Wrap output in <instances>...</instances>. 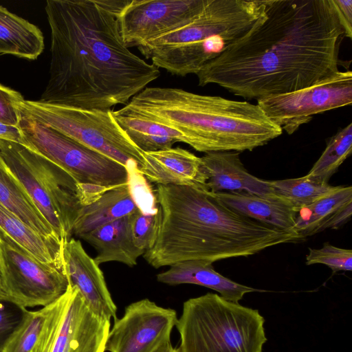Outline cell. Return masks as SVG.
I'll list each match as a JSON object with an SVG mask.
<instances>
[{
	"label": "cell",
	"instance_id": "1",
	"mask_svg": "<svg viewBox=\"0 0 352 352\" xmlns=\"http://www.w3.org/2000/svg\"><path fill=\"white\" fill-rule=\"evenodd\" d=\"M252 26L196 74L245 99L309 87L338 70L344 36L332 0H264Z\"/></svg>",
	"mask_w": 352,
	"mask_h": 352
},
{
	"label": "cell",
	"instance_id": "2",
	"mask_svg": "<svg viewBox=\"0 0 352 352\" xmlns=\"http://www.w3.org/2000/svg\"><path fill=\"white\" fill-rule=\"evenodd\" d=\"M129 0H48L49 78L39 101L87 110L126 104L160 76L126 47L119 16Z\"/></svg>",
	"mask_w": 352,
	"mask_h": 352
},
{
	"label": "cell",
	"instance_id": "3",
	"mask_svg": "<svg viewBox=\"0 0 352 352\" xmlns=\"http://www.w3.org/2000/svg\"><path fill=\"white\" fill-rule=\"evenodd\" d=\"M155 241L143 256L158 269L186 261L246 257L302 237L245 217L197 186L157 185Z\"/></svg>",
	"mask_w": 352,
	"mask_h": 352
},
{
	"label": "cell",
	"instance_id": "4",
	"mask_svg": "<svg viewBox=\"0 0 352 352\" xmlns=\"http://www.w3.org/2000/svg\"><path fill=\"white\" fill-rule=\"evenodd\" d=\"M123 107L179 131L205 153L252 151L283 133L256 104L179 88L146 87Z\"/></svg>",
	"mask_w": 352,
	"mask_h": 352
},
{
	"label": "cell",
	"instance_id": "5",
	"mask_svg": "<svg viewBox=\"0 0 352 352\" xmlns=\"http://www.w3.org/2000/svg\"><path fill=\"white\" fill-rule=\"evenodd\" d=\"M264 8V0H207L192 21L137 48L158 69L181 77L196 75L241 37Z\"/></svg>",
	"mask_w": 352,
	"mask_h": 352
},
{
	"label": "cell",
	"instance_id": "6",
	"mask_svg": "<svg viewBox=\"0 0 352 352\" xmlns=\"http://www.w3.org/2000/svg\"><path fill=\"white\" fill-rule=\"evenodd\" d=\"M264 324L258 309L207 293L184 302L175 326L181 352H263Z\"/></svg>",
	"mask_w": 352,
	"mask_h": 352
},
{
	"label": "cell",
	"instance_id": "7",
	"mask_svg": "<svg viewBox=\"0 0 352 352\" xmlns=\"http://www.w3.org/2000/svg\"><path fill=\"white\" fill-rule=\"evenodd\" d=\"M9 170L64 244L81 206L76 182L59 166L22 144L0 140Z\"/></svg>",
	"mask_w": 352,
	"mask_h": 352
},
{
	"label": "cell",
	"instance_id": "8",
	"mask_svg": "<svg viewBox=\"0 0 352 352\" xmlns=\"http://www.w3.org/2000/svg\"><path fill=\"white\" fill-rule=\"evenodd\" d=\"M16 108L29 116L75 141L125 166L139 170L142 152L116 122L112 110H87L23 100Z\"/></svg>",
	"mask_w": 352,
	"mask_h": 352
},
{
	"label": "cell",
	"instance_id": "9",
	"mask_svg": "<svg viewBox=\"0 0 352 352\" xmlns=\"http://www.w3.org/2000/svg\"><path fill=\"white\" fill-rule=\"evenodd\" d=\"M20 115L23 146L59 166L77 184L110 189L129 182L125 166L29 116Z\"/></svg>",
	"mask_w": 352,
	"mask_h": 352
},
{
	"label": "cell",
	"instance_id": "10",
	"mask_svg": "<svg viewBox=\"0 0 352 352\" xmlns=\"http://www.w3.org/2000/svg\"><path fill=\"white\" fill-rule=\"evenodd\" d=\"M0 276L8 300L25 309L49 305L69 287L66 272L40 262L1 230Z\"/></svg>",
	"mask_w": 352,
	"mask_h": 352
},
{
	"label": "cell",
	"instance_id": "11",
	"mask_svg": "<svg viewBox=\"0 0 352 352\" xmlns=\"http://www.w3.org/2000/svg\"><path fill=\"white\" fill-rule=\"evenodd\" d=\"M352 103V72H340L294 91L257 100L265 116L288 134L316 114Z\"/></svg>",
	"mask_w": 352,
	"mask_h": 352
},
{
	"label": "cell",
	"instance_id": "12",
	"mask_svg": "<svg viewBox=\"0 0 352 352\" xmlns=\"http://www.w3.org/2000/svg\"><path fill=\"white\" fill-rule=\"evenodd\" d=\"M207 0H129L119 16L129 48L180 28L192 21Z\"/></svg>",
	"mask_w": 352,
	"mask_h": 352
},
{
	"label": "cell",
	"instance_id": "13",
	"mask_svg": "<svg viewBox=\"0 0 352 352\" xmlns=\"http://www.w3.org/2000/svg\"><path fill=\"white\" fill-rule=\"evenodd\" d=\"M177 319L174 309L158 306L147 298L134 302L125 308L122 318L115 319L104 351L153 352L170 340Z\"/></svg>",
	"mask_w": 352,
	"mask_h": 352
},
{
	"label": "cell",
	"instance_id": "14",
	"mask_svg": "<svg viewBox=\"0 0 352 352\" xmlns=\"http://www.w3.org/2000/svg\"><path fill=\"white\" fill-rule=\"evenodd\" d=\"M63 256L69 285L78 290L89 309L103 320L116 319V306L103 273L81 242L70 239L65 244Z\"/></svg>",
	"mask_w": 352,
	"mask_h": 352
},
{
	"label": "cell",
	"instance_id": "15",
	"mask_svg": "<svg viewBox=\"0 0 352 352\" xmlns=\"http://www.w3.org/2000/svg\"><path fill=\"white\" fill-rule=\"evenodd\" d=\"M72 287V294L52 352H104L110 321L91 311L78 290Z\"/></svg>",
	"mask_w": 352,
	"mask_h": 352
},
{
	"label": "cell",
	"instance_id": "16",
	"mask_svg": "<svg viewBox=\"0 0 352 352\" xmlns=\"http://www.w3.org/2000/svg\"><path fill=\"white\" fill-rule=\"evenodd\" d=\"M72 294L69 285L67 292L50 305L36 311L25 309L0 352H52Z\"/></svg>",
	"mask_w": 352,
	"mask_h": 352
},
{
	"label": "cell",
	"instance_id": "17",
	"mask_svg": "<svg viewBox=\"0 0 352 352\" xmlns=\"http://www.w3.org/2000/svg\"><path fill=\"white\" fill-rule=\"evenodd\" d=\"M204 188L212 193L274 195L270 181L258 178L245 168L236 151L206 153L201 157Z\"/></svg>",
	"mask_w": 352,
	"mask_h": 352
},
{
	"label": "cell",
	"instance_id": "18",
	"mask_svg": "<svg viewBox=\"0 0 352 352\" xmlns=\"http://www.w3.org/2000/svg\"><path fill=\"white\" fill-rule=\"evenodd\" d=\"M144 164L138 171L157 185L197 186L204 188L201 157L179 148L143 152Z\"/></svg>",
	"mask_w": 352,
	"mask_h": 352
},
{
	"label": "cell",
	"instance_id": "19",
	"mask_svg": "<svg viewBox=\"0 0 352 352\" xmlns=\"http://www.w3.org/2000/svg\"><path fill=\"white\" fill-rule=\"evenodd\" d=\"M352 214V186L336 188L310 205L296 211L295 230L305 239L327 229H338Z\"/></svg>",
	"mask_w": 352,
	"mask_h": 352
},
{
	"label": "cell",
	"instance_id": "20",
	"mask_svg": "<svg viewBox=\"0 0 352 352\" xmlns=\"http://www.w3.org/2000/svg\"><path fill=\"white\" fill-rule=\"evenodd\" d=\"M140 209L130 182L105 191L93 202L81 205L72 233L78 237L97 228L131 215Z\"/></svg>",
	"mask_w": 352,
	"mask_h": 352
},
{
	"label": "cell",
	"instance_id": "21",
	"mask_svg": "<svg viewBox=\"0 0 352 352\" xmlns=\"http://www.w3.org/2000/svg\"><path fill=\"white\" fill-rule=\"evenodd\" d=\"M212 263L202 261H186L170 265L157 275V281L169 285L194 284L217 292L224 299L239 302L247 293L262 291L234 282L219 272Z\"/></svg>",
	"mask_w": 352,
	"mask_h": 352
},
{
	"label": "cell",
	"instance_id": "22",
	"mask_svg": "<svg viewBox=\"0 0 352 352\" xmlns=\"http://www.w3.org/2000/svg\"><path fill=\"white\" fill-rule=\"evenodd\" d=\"M97 251L94 258L100 265L116 261L132 267L144 252L134 244L131 234L129 216L104 224L80 237Z\"/></svg>",
	"mask_w": 352,
	"mask_h": 352
},
{
	"label": "cell",
	"instance_id": "23",
	"mask_svg": "<svg viewBox=\"0 0 352 352\" xmlns=\"http://www.w3.org/2000/svg\"><path fill=\"white\" fill-rule=\"evenodd\" d=\"M213 194L223 204L245 217L298 235L295 230L296 212L278 197L228 192Z\"/></svg>",
	"mask_w": 352,
	"mask_h": 352
},
{
	"label": "cell",
	"instance_id": "24",
	"mask_svg": "<svg viewBox=\"0 0 352 352\" xmlns=\"http://www.w3.org/2000/svg\"><path fill=\"white\" fill-rule=\"evenodd\" d=\"M0 230L40 262L65 272V244L38 233L1 204Z\"/></svg>",
	"mask_w": 352,
	"mask_h": 352
},
{
	"label": "cell",
	"instance_id": "25",
	"mask_svg": "<svg viewBox=\"0 0 352 352\" xmlns=\"http://www.w3.org/2000/svg\"><path fill=\"white\" fill-rule=\"evenodd\" d=\"M112 114L116 122L142 152L170 148L176 142L186 144L185 138L179 131L135 114L124 107L112 111Z\"/></svg>",
	"mask_w": 352,
	"mask_h": 352
},
{
	"label": "cell",
	"instance_id": "26",
	"mask_svg": "<svg viewBox=\"0 0 352 352\" xmlns=\"http://www.w3.org/2000/svg\"><path fill=\"white\" fill-rule=\"evenodd\" d=\"M45 47L41 30L0 6V55L35 60Z\"/></svg>",
	"mask_w": 352,
	"mask_h": 352
},
{
	"label": "cell",
	"instance_id": "27",
	"mask_svg": "<svg viewBox=\"0 0 352 352\" xmlns=\"http://www.w3.org/2000/svg\"><path fill=\"white\" fill-rule=\"evenodd\" d=\"M0 204L38 233L60 241L21 183L9 170L1 153Z\"/></svg>",
	"mask_w": 352,
	"mask_h": 352
},
{
	"label": "cell",
	"instance_id": "28",
	"mask_svg": "<svg viewBox=\"0 0 352 352\" xmlns=\"http://www.w3.org/2000/svg\"><path fill=\"white\" fill-rule=\"evenodd\" d=\"M274 196L292 206L296 212L328 194L336 186L319 178L305 176L270 181Z\"/></svg>",
	"mask_w": 352,
	"mask_h": 352
},
{
	"label": "cell",
	"instance_id": "29",
	"mask_svg": "<svg viewBox=\"0 0 352 352\" xmlns=\"http://www.w3.org/2000/svg\"><path fill=\"white\" fill-rule=\"evenodd\" d=\"M351 151L352 123H349L329 139L324 151L307 175L329 182Z\"/></svg>",
	"mask_w": 352,
	"mask_h": 352
},
{
	"label": "cell",
	"instance_id": "30",
	"mask_svg": "<svg viewBox=\"0 0 352 352\" xmlns=\"http://www.w3.org/2000/svg\"><path fill=\"white\" fill-rule=\"evenodd\" d=\"M160 214L145 213L141 209L129 215V223L133 241L144 252L153 245L159 226Z\"/></svg>",
	"mask_w": 352,
	"mask_h": 352
},
{
	"label": "cell",
	"instance_id": "31",
	"mask_svg": "<svg viewBox=\"0 0 352 352\" xmlns=\"http://www.w3.org/2000/svg\"><path fill=\"white\" fill-rule=\"evenodd\" d=\"M324 264L331 268L333 273L339 271L352 270V250L324 243L320 249L309 248L306 256V264Z\"/></svg>",
	"mask_w": 352,
	"mask_h": 352
},
{
	"label": "cell",
	"instance_id": "32",
	"mask_svg": "<svg viewBox=\"0 0 352 352\" xmlns=\"http://www.w3.org/2000/svg\"><path fill=\"white\" fill-rule=\"evenodd\" d=\"M25 309L9 300L0 301V351L21 322Z\"/></svg>",
	"mask_w": 352,
	"mask_h": 352
},
{
	"label": "cell",
	"instance_id": "33",
	"mask_svg": "<svg viewBox=\"0 0 352 352\" xmlns=\"http://www.w3.org/2000/svg\"><path fill=\"white\" fill-rule=\"evenodd\" d=\"M23 100L21 93L0 84V122L19 126L21 115L16 105Z\"/></svg>",
	"mask_w": 352,
	"mask_h": 352
},
{
	"label": "cell",
	"instance_id": "34",
	"mask_svg": "<svg viewBox=\"0 0 352 352\" xmlns=\"http://www.w3.org/2000/svg\"><path fill=\"white\" fill-rule=\"evenodd\" d=\"M344 36L352 37V0H332Z\"/></svg>",
	"mask_w": 352,
	"mask_h": 352
},
{
	"label": "cell",
	"instance_id": "35",
	"mask_svg": "<svg viewBox=\"0 0 352 352\" xmlns=\"http://www.w3.org/2000/svg\"><path fill=\"white\" fill-rule=\"evenodd\" d=\"M0 140L24 145V138L19 126L8 125L0 122Z\"/></svg>",
	"mask_w": 352,
	"mask_h": 352
},
{
	"label": "cell",
	"instance_id": "36",
	"mask_svg": "<svg viewBox=\"0 0 352 352\" xmlns=\"http://www.w3.org/2000/svg\"><path fill=\"white\" fill-rule=\"evenodd\" d=\"M153 352H181L179 348H174L170 340L166 341L156 348Z\"/></svg>",
	"mask_w": 352,
	"mask_h": 352
},
{
	"label": "cell",
	"instance_id": "37",
	"mask_svg": "<svg viewBox=\"0 0 352 352\" xmlns=\"http://www.w3.org/2000/svg\"><path fill=\"white\" fill-rule=\"evenodd\" d=\"M2 300H8V298L6 292L4 289V287H3V285L2 283V280H1V278L0 276V301H2Z\"/></svg>",
	"mask_w": 352,
	"mask_h": 352
}]
</instances>
